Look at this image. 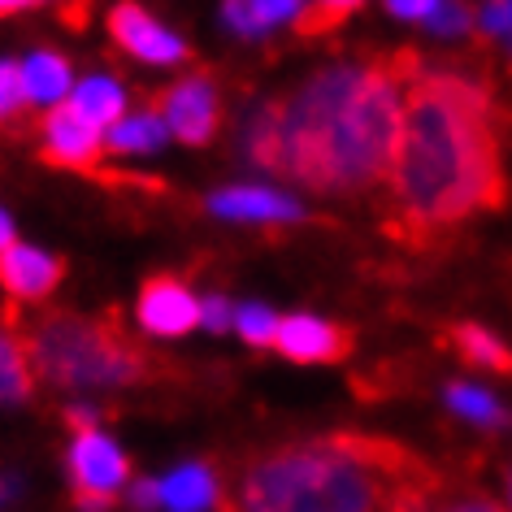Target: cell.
<instances>
[{
    "mask_svg": "<svg viewBox=\"0 0 512 512\" xmlns=\"http://www.w3.org/2000/svg\"><path fill=\"white\" fill-rule=\"evenodd\" d=\"M404 239H434L504 200L491 92L460 70H430L408 83L400 148L391 165Z\"/></svg>",
    "mask_w": 512,
    "mask_h": 512,
    "instance_id": "obj_1",
    "label": "cell"
},
{
    "mask_svg": "<svg viewBox=\"0 0 512 512\" xmlns=\"http://www.w3.org/2000/svg\"><path fill=\"white\" fill-rule=\"evenodd\" d=\"M439 478L391 439L330 434L261 452L239 473V512H417Z\"/></svg>",
    "mask_w": 512,
    "mask_h": 512,
    "instance_id": "obj_2",
    "label": "cell"
},
{
    "mask_svg": "<svg viewBox=\"0 0 512 512\" xmlns=\"http://www.w3.org/2000/svg\"><path fill=\"white\" fill-rule=\"evenodd\" d=\"M413 53H391L365 61L361 79L348 100L335 109L322 144L313 152V165L304 174V187L313 191H365L382 183L395 165L404 126V83L417 79Z\"/></svg>",
    "mask_w": 512,
    "mask_h": 512,
    "instance_id": "obj_3",
    "label": "cell"
},
{
    "mask_svg": "<svg viewBox=\"0 0 512 512\" xmlns=\"http://www.w3.org/2000/svg\"><path fill=\"white\" fill-rule=\"evenodd\" d=\"M31 369L53 387L96 391V387H131L148 382L157 361L131 343L113 313L79 317V313H40L22 339Z\"/></svg>",
    "mask_w": 512,
    "mask_h": 512,
    "instance_id": "obj_4",
    "label": "cell"
},
{
    "mask_svg": "<svg viewBox=\"0 0 512 512\" xmlns=\"http://www.w3.org/2000/svg\"><path fill=\"white\" fill-rule=\"evenodd\" d=\"M70 478H74V504L83 512H105L113 504V491L131 478L122 447L100 430H87L70 447Z\"/></svg>",
    "mask_w": 512,
    "mask_h": 512,
    "instance_id": "obj_5",
    "label": "cell"
},
{
    "mask_svg": "<svg viewBox=\"0 0 512 512\" xmlns=\"http://www.w3.org/2000/svg\"><path fill=\"white\" fill-rule=\"evenodd\" d=\"M170 126V135H178L183 144H209L217 135V122H222V109H217V92L209 79H183L178 87H170L157 105H152Z\"/></svg>",
    "mask_w": 512,
    "mask_h": 512,
    "instance_id": "obj_6",
    "label": "cell"
},
{
    "mask_svg": "<svg viewBox=\"0 0 512 512\" xmlns=\"http://www.w3.org/2000/svg\"><path fill=\"white\" fill-rule=\"evenodd\" d=\"M274 348L300 365H330V361H343V356L352 352V330L330 326L322 317H309V313H296V317H283V322H278Z\"/></svg>",
    "mask_w": 512,
    "mask_h": 512,
    "instance_id": "obj_7",
    "label": "cell"
},
{
    "mask_svg": "<svg viewBox=\"0 0 512 512\" xmlns=\"http://www.w3.org/2000/svg\"><path fill=\"white\" fill-rule=\"evenodd\" d=\"M109 31L126 53L139 57V61H152V66H174V61L187 57L183 40H178L174 31H165L157 18H148L139 5H131V0L109 14Z\"/></svg>",
    "mask_w": 512,
    "mask_h": 512,
    "instance_id": "obj_8",
    "label": "cell"
},
{
    "mask_svg": "<svg viewBox=\"0 0 512 512\" xmlns=\"http://www.w3.org/2000/svg\"><path fill=\"white\" fill-rule=\"evenodd\" d=\"M139 322L161 339L187 335L191 326H200V300L174 278H148L139 291Z\"/></svg>",
    "mask_w": 512,
    "mask_h": 512,
    "instance_id": "obj_9",
    "label": "cell"
},
{
    "mask_svg": "<svg viewBox=\"0 0 512 512\" xmlns=\"http://www.w3.org/2000/svg\"><path fill=\"white\" fill-rule=\"evenodd\" d=\"M40 157L48 165H66V170H96L100 161V135L87 122L70 113V105L53 109L44 118V148Z\"/></svg>",
    "mask_w": 512,
    "mask_h": 512,
    "instance_id": "obj_10",
    "label": "cell"
},
{
    "mask_svg": "<svg viewBox=\"0 0 512 512\" xmlns=\"http://www.w3.org/2000/svg\"><path fill=\"white\" fill-rule=\"evenodd\" d=\"M61 283V261L48 256L40 248H27V243H14V248L0 252V287L18 300H44L48 291Z\"/></svg>",
    "mask_w": 512,
    "mask_h": 512,
    "instance_id": "obj_11",
    "label": "cell"
},
{
    "mask_svg": "<svg viewBox=\"0 0 512 512\" xmlns=\"http://www.w3.org/2000/svg\"><path fill=\"white\" fill-rule=\"evenodd\" d=\"M209 204H213V213L243 217V222H296V217H304L296 200L265 191V187H230V191H217Z\"/></svg>",
    "mask_w": 512,
    "mask_h": 512,
    "instance_id": "obj_12",
    "label": "cell"
},
{
    "mask_svg": "<svg viewBox=\"0 0 512 512\" xmlns=\"http://www.w3.org/2000/svg\"><path fill=\"white\" fill-rule=\"evenodd\" d=\"M157 495H161V504L174 512H204L209 504H217V482L204 465H183V469H174L170 478L157 482Z\"/></svg>",
    "mask_w": 512,
    "mask_h": 512,
    "instance_id": "obj_13",
    "label": "cell"
},
{
    "mask_svg": "<svg viewBox=\"0 0 512 512\" xmlns=\"http://www.w3.org/2000/svg\"><path fill=\"white\" fill-rule=\"evenodd\" d=\"M122 109H126V96H122V87L109 83V79L79 83V92H74V100H70V113L92 126V131H105V126L113 131V126L122 122Z\"/></svg>",
    "mask_w": 512,
    "mask_h": 512,
    "instance_id": "obj_14",
    "label": "cell"
},
{
    "mask_svg": "<svg viewBox=\"0 0 512 512\" xmlns=\"http://www.w3.org/2000/svg\"><path fill=\"white\" fill-rule=\"evenodd\" d=\"M22 92L27 100H61L70 92V66L57 53H35L22 61Z\"/></svg>",
    "mask_w": 512,
    "mask_h": 512,
    "instance_id": "obj_15",
    "label": "cell"
},
{
    "mask_svg": "<svg viewBox=\"0 0 512 512\" xmlns=\"http://www.w3.org/2000/svg\"><path fill=\"white\" fill-rule=\"evenodd\" d=\"M452 343H456V352L465 356V361L482 365V369H495V374H512V348H508V343H499L491 330H482V326H456L452 330Z\"/></svg>",
    "mask_w": 512,
    "mask_h": 512,
    "instance_id": "obj_16",
    "label": "cell"
},
{
    "mask_svg": "<svg viewBox=\"0 0 512 512\" xmlns=\"http://www.w3.org/2000/svg\"><path fill=\"white\" fill-rule=\"evenodd\" d=\"M165 135H170L165 118H161L157 109H148V113H139V118H126V122L113 126L105 144L113 152H152V148L165 144Z\"/></svg>",
    "mask_w": 512,
    "mask_h": 512,
    "instance_id": "obj_17",
    "label": "cell"
},
{
    "mask_svg": "<svg viewBox=\"0 0 512 512\" xmlns=\"http://www.w3.org/2000/svg\"><path fill=\"white\" fill-rule=\"evenodd\" d=\"M35 391V369L18 339L0 335V404H18Z\"/></svg>",
    "mask_w": 512,
    "mask_h": 512,
    "instance_id": "obj_18",
    "label": "cell"
},
{
    "mask_svg": "<svg viewBox=\"0 0 512 512\" xmlns=\"http://www.w3.org/2000/svg\"><path fill=\"white\" fill-rule=\"evenodd\" d=\"M248 157L261 165V170L278 174L283 165V135H278V105H265L248 126Z\"/></svg>",
    "mask_w": 512,
    "mask_h": 512,
    "instance_id": "obj_19",
    "label": "cell"
},
{
    "mask_svg": "<svg viewBox=\"0 0 512 512\" xmlns=\"http://www.w3.org/2000/svg\"><path fill=\"white\" fill-rule=\"evenodd\" d=\"M447 404H452L460 417L482 421V426H499V421H504V408H499L486 391L465 387V382H452V387H447Z\"/></svg>",
    "mask_w": 512,
    "mask_h": 512,
    "instance_id": "obj_20",
    "label": "cell"
},
{
    "mask_svg": "<svg viewBox=\"0 0 512 512\" xmlns=\"http://www.w3.org/2000/svg\"><path fill=\"white\" fill-rule=\"evenodd\" d=\"M235 330L252 343V348H270V343L278 339V317L265 309V304H243V309L235 313Z\"/></svg>",
    "mask_w": 512,
    "mask_h": 512,
    "instance_id": "obj_21",
    "label": "cell"
},
{
    "mask_svg": "<svg viewBox=\"0 0 512 512\" xmlns=\"http://www.w3.org/2000/svg\"><path fill=\"white\" fill-rule=\"evenodd\" d=\"M22 100H27V92H22V66L0 61V122L14 118L22 109Z\"/></svg>",
    "mask_w": 512,
    "mask_h": 512,
    "instance_id": "obj_22",
    "label": "cell"
},
{
    "mask_svg": "<svg viewBox=\"0 0 512 512\" xmlns=\"http://www.w3.org/2000/svg\"><path fill=\"white\" fill-rule=\"evenodd\" d=\"M248 5H252V22H256V31H265V27H274V22L296 18L300 9H304V0H248Z\"/></svg>",
    "mask_w": 512,
    "mask_h": 512,
    "instance_id": "obj_23",
    "label": "cell"
},
{
    "mask_svg": "<svg viewBox=\"0 0 512 512\" xmlns=\"http://www.w3.org/2000/svg\"><path fill=\"white\" fill-rule=\"evenodd\" d=\"M469 22H473V14L460 5V0H439V9L430 14V31L456 35V31H469Z\"/></svg>",
    "mask_w": 512,
    "mask_h": 512,
    "instance_id": "obj_24",
    "label": "cell"
},
{
    "mask_svg": "<svg viewBox=\"0 0 512 512\" xmlns=\"http://www.w3.org/2000/svg\"><path fill=\"white\" fill-rule=\"evenodd\" d=\"M417 512H508V508L495 504V499H486V495H465V499H447V504H439V499H426Z\"/></svg>",
    "mask_w": 512,
    "mask_h": 512,
    "instance_id": "obj_25",
    "label": "cell"
},
{
    "mask_svg": "<svg viewBox=\"0 0 512 512\" xmlns=\"http://www.w3.org/2000/svg\"><path fill=\"white\" fill-rule=\"evenodd\" d=\"M200 322L209 330H230V326H235V313H230V304L222 296H213V300L200 304Z\"/></svg>",
    "mask_w": 512,
    "mask_h": 512,
    "instance_id": "obj_26",
    "label": "cell"
},
{
    "mask_svg": "<svg viewBox=\"0 0 512 512\" xmlns=\"http://www.w3.org/2000/svg\"><path fill=\"white\" fill-rule=\"evenodd\" d=\"M387 9L395 18H408V22H430V14L439 9V0H387Z\"/></svg>",
    "mask_w": 512,
    "mask_h": 512,
    "instance_id": "obj_27",
    "label": "cell"
},
{
    "mask_svg": "<svg viewBox=\"0 0 512 512\" xmlns=\"http://www.w3.org/2000/svg\"><path fill=\"white\" fill-rule=\"evenodd\" d=\"M478 22L482 31H512V0H486Z\"/></svg>",
    "mask_w": 512,
    "mask_h": 512,
    "instance_id": "obj_28",
    "label": "cell"
},
{
    "mask_svg": "<svg viewBox=\"0 0 512 512\" xmlns=\"http://www.w3.org/2000/svg\"><path fill=\"white\" fill-rule=\"evenodd\" d=\"M222 9H226V22L239 35H256V22H252V5H248V0H226Z\"/></svg>",
    "mask_w": 512,
    "mask_h": 512,
    "instance_id": "obj_29",
    "label": "cell"
},
{
    "mask_svg": "<svg viewBox=\"0 0 512 512\" xmlns=\"http://www.w3.org/2000/svg\"><path fill=\"white\" fill-rule=\"evenodd\" d=\"M66 18H74V27H83V18H87V0H66Z\"/></svg>",
    "mask_w": 512,
    "mask_h": 512,
    "instance_id": "obj_30",
    "label": "cell"
},
{
    "mask_svg": "<svg viewBox=\"0 0 512 512\" xmlns=\"http://www.w3.org/2000/svg\"><path fill=\"white\" fill-rule=\"evenodd\" d=\"M5 248H14V222L0 213V252H5Z\"/></svg>",
    "mask_w": 512,
    "mask_h": 512,
    "instance_id": "obj_31",
    "label": "cell"
},
{
    "mask_svg": "<svg viewBox=\"0 0 512 512\" xmlns=\"http://www.w3.org/2000/svg\"><path fill=\"white\" fill-rule=\"evenodd\" d=\"M31 5H40V0H0V18L18 14V9H31Z\"/></svg>",
    "mask_w": 512,
    "mask_h": 512,
    "instance_id": "obj_32",
    "label": "cell"
},
{
    "mask_svg": "<svg viewBox=\"0 0 512 512\" xmlns=\"http://www.w3.org/2000/svg\"><path fill=\"white\" fill-rule=\"evenodd\" d=\"M322 5H330V9H339V14H352L361 0H322Z\"/></svg>",
    "mask_w": 512,
    "mask_h": 512,
    "instance_id": "obj_33",
    "label": "cell"
},
{
    "mask_svg": "<svg viewBox=\"0 0 512 512\" xmlns=\"http://www.w3.org/2000/svg\"><path fill=\"white\" fill-rule=\"evenodd\" d=\"M9 495H14V486H9L5 478H0V504H5V499H9Z\"/></svg>",
    "mask_w": 512,
    "mask_h": 512,
    "instance_id": "obj_34",
    "label": "cell"
}]
</instances>
